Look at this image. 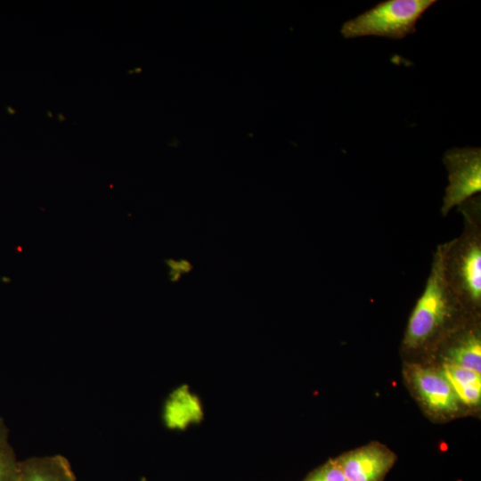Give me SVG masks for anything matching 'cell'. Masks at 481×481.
<instances>
[{
    "label": "cell",
    "mask_w": 481,
    "mask_h": 481,
    "mask_svg": "<svg viewBox=\"0 0 481 481\" xmlns=\"http://www.w3.org/2000/svg\"><path fill=\"white\" fill-rule=\"evenodd\" d=\"M346 481H379L394 463V454L379 445H367L338 458Z\"/></svg>",
    "instance_id": "5b68a950"
},
{
    "label": "cell",
    "mask_w": 481,
    "mask_h": 481,
    "mask_svg": "<svg viewBox=\"0 0 481 481\" xmlns=\"http://www.w3.org/2000/svg\"><path fill=\"white\" fill-rule=\"evenodd\" d=\"M462 215L461 234L445 242L444 276L469 318L481 308V199L475 195L458 207Z\"/></svg>",
    "instance_id": "6da1fadb"
},
{
    "label": "cell",
    "mask_w": 481,
    "mask_h": 481,
    "mask_svg": "<svg viewBox=\"0 0 481 481\" xmlns=\"http://www.w3.org/2000/svg\"><path fill=\"white\" fill-rule=\"evenodd\" d=\"M435 0H387L346 21L341 28L345 38L365 36L403 39L416 32V23Z\"/></svg>",
    "instance_id": "3957f363"
},
{
    "label": "cell",
    "mask_w": 481,
    "mask_h": 481,
    "mask_svg": "<svg viewBox=\"0 0 481 481\" xmlns=\"http://www.w3.org/2000/svg\"><path fill=\"white\" fill-rule=\"evenodd\" d=\"M443 374L451 386H480L481 374L445 362Z\"/></svg>",
    "instance_id": "9c48e42d"
},
{
    "label": "cell",
    "mask_w": 481,
    "mask_h": 481,
    "mask_svg": "<svg viewBox=\"0 0 481 481\" xmlns=\"http://www.w3.org/2000/svg\"><path fill=\"white\" fill-rule=\"evenodd\" d=\"M69 460L61 454L33 456L20 461L16 481H76Z\"/></svg>",
    "instance_id": "52a82bcc"
},
{
    "label": "cell",
    "mask_w": 481,
    "mask_h": 481,
    "mask_svg": "<svg viewBox=\"0 0 481 481\" xmlns=\"http://www.w3.org/2000/svg\"><path fill=\"white\" fill-rule=\"evenodd\" d=\"M20 461L9 442V429L0 417V481H16Z\"/></svg>",
    "instance_id": "ba28073f"
},
{
    "label": "cell",
    "mask_w": 481,
    "mask_h": 481,
    "mask_svg": "<svg viewBox=\"0 0 481 481\" xmlns=\"http://www.w3.org/2000/svg\"><path fill=\"white\" fill-rule=\"evenodd\" d=\"M412 379L425 404L436 412H453L458 398L443 372L420 365L412 366Z\"/></svg>",
    "instance_id": "8992f818"
},
{
    "label": "cell",
    "mask_w": 481,
    "mask_h": 481,
    "mask_svg": "<svg viewBox=\"0 0 481 481\" xmlns=\"http://www.w3.org/2000/svg\"><path fill=\"white\" fill-rule=\"evenodd\" d=\"M443 162L448 172L441 207V215L446 216L451 210L481 192V148H452L446 151Z\"/></svg>",
    "instance_id": "277c9868"
},
{
    "label": "cell",
    "mask_w": 481,
    "mask_h": 481,
    "mask_svg": "<svg viewBox=\"0 0 481 481\" xmlns=\"http://www.w3.org/2000/svg\"><path fill=\"white\" fill-rule=\"evenodd\" d=\"M303 481H346L338 459L330 460L312 471Z\"/></svg>",
    "instance_id": "30bf717a"
},
{
    "label": "cell",
    "mask_w": 481,
    "mask_h": 481,
    "mask_svg": "<svg viewBox=\"0 0 481 481\" xmlns=\"http://www.w3.org/2000/svg\"><path fill=\"white\" fill-rule=\"evenodd\" d=\"M458 400L467 405H477L481 399L480 386H452Z\"/></svg>",
    "instance_id": "8fae6325"
},
{
    "label": "cell",
    "mask_w": 481,
    "mask_h": 481,
    "mask_svg": "<svg viewBox=\"0 0 481 481\" xmlns=\"http://www.w3.org/2000/svg\"><path fill=\"white\" fill-rule=\"evenodd\" d=\"M444 250L445 242L439 244L433 254L423 292L409 317L403 338L405 351L426 347L440 336L449 335L459 328L453 325L458 324L459 315L469 317L445 281Z\"/></svg>",
    "instance_id": "7a4b0ae2"
}]
</instances>
